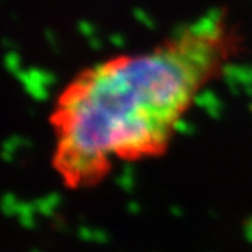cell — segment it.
<instances>
[{
    "label": "cell",
    "mask_w": 252,
    "mask_h": 252,
    "mask_svg": "<svg viewBox=\"0 0 252 252\" xmlns=\"http://www.w3.org/2000/svg\"><path fill=\"white\" fill-rule=\"evenodd\" d=\"M222 14L201 17L151 47L79 70L49 113L53 173L67 190L92 189L119 166L164 155L201 94L240 50Z\"/></svg>",
    "instance_id": "obj_1"
}]
</instances>
